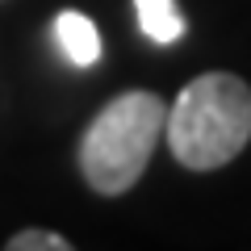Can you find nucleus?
Here are the masks:
<instances>
[{"instance_id": "7ed1b4c3", "label": "nucleus", "mask_w": 251, "mask_h": 251, "mask_svg": "<svg viewBox=\"0 0 251 251\" xmlns=\"http://www.w3.org/2000/svg\"><path fill=\"white\" fill-rule=\"evenodd\" d=\"M54 42H59L63 59L75 63V67H92V63L100 59V34L97 25H92V17H84V13L67 9L54 17Z\"/></svg>"}, {"instance_id": "f03ea898", "label": "nucleus", "mask_w": 251, "mask_h": 251, "mask_svg": "<svg viewBox=\"0 0 251 251\" xmlns=\"http://www.w3.org/2000/svg\"><path fill=\"white\" fill-rule=\"evenodd\" d=\"M168 126V105L155 92H122L113 97L92 126L80 138V172L97 193L117 197L126 188H134V180L143 176L147 159H151L155 143L163 138Z\"/></svg>"}, {"instance_id": "f257e3e1", "label": "nucleus", "mask_w": 251, "mask_h": 251, "mask_svg": "<svg viewBox=\"0 0 251 251\" xmlns=\"http://www.w3.org/2000/svg\"><path fill=\"white\" fill-rule=\"evenodd\" d=\"M172 155L193 172H214L251 143V88L230 72H205L180 88L163 126Z\"/></svg>"}, {"instance_id": "20e7f679", "label": "nucleus", "mask_w": 251, "mask_h": 251, "mask_svg": "<svg viewBox=\"0 0 251 251\" xmlns=\"http://www.w3.org/2000/svg\"><path fill=\"white\" fill-rule=\"evenodd\" d=\"M134 13H138L143 34L159 46H172L184 34V17H180L176 0H134Z\"/></svg>"}, {"instance_id": "39448f33", "label": "nucleus", "mask_w": 251, "mask_h": 251, "mask_svg": "<svg viewBox=\"0 0 251 251\" xmlns=\"http://www.w3.org/2000/svg\"><path fill=\"white\" fill-rule=\"evenodd\" d=\"M72 243L54 230H21L9 239V251H67Z\"/></svg>"}]
</instances>
